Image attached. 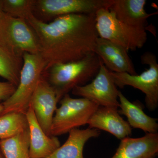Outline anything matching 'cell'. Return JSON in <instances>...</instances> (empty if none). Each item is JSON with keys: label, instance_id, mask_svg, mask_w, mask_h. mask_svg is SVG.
Listing matches in <instances>:
<instances>
[{"label": "cell", "instance_id": "obj_1", "mask_svg": "<svg viewBox=\"0 0 158 158\" xmlns=\"http://www.w3.org/2000/svg\"><path fill=\"white\" fill-rule=\"evenodd\" d=\"M26 21L38 38L45 71L55 64L77 61L94 53L99 37L95 14L63 15L48 23L33 14Z\"/></svg>", "mask_w": 158, "mask_h": 158}, {"label": "cell", "instance_id": "obj_2", "mask_svg": "<svg viewBox=\"0 0 158 158\" xmlns=\"http://www.w3.org/2000/svg\"><path fill=\"white\" fill-rule=\"evenodd\" d=\"M101 62L94 53L77 61L52 65L43 75L60 100L76 87L91 81L98 73Z\"/></svg>", "mask_w": 158, "mask_h": 158}, {"label": "cell", "instance_id": "obj_3", "mask_svg": "<svg viewBox=\"0 0 158 158\" xmlns=\"http://www.w3.org/2000/svg\"><path fill=\"white\" fill-rule=\"evenodd\" d=\"M23 60L19 85L14 93L2 103L3 109L0 116L11 112L25 114L31 97L43 75L46 65L40 54L25 53Z\"/></svg>", "mask_w": 158, "mask_h": 158}, {"label": "cell", "instance_id": "obj_4", "mask_svg": "<svg viewBox=\"0 0 158 158\" xmlns=\"http://www.w3.org/2000/svg\"><path fill=\"white\" fill-rule=\"evenodd\" d=\"M0 47L21 58L25 53H40L38 38L27 21L11 17L3 11L0 15Z\"/></svg>", "mask_w": 158, "mask_h": 158}, {"label": "cell", "instance_id": "obj_5", "mask_svg": "<svg viewBox=\"0 0 158 158\" xmlns=\"http://www.w3.org/2000/svg\"><path fill=\"white\" fill-rule=\"evenodd\" d=\"M95 25L98 37L124 48L128 52L142 48L147 40L146 30L122 22L108 9L95 13Z\"/></svg>", "mask_w": 158, "mask_h": 158}, {"label": "cell", "instance_id": "obj_6", "mask_svg": "<svg viewBox=\"0 0 158 158\" xmlns=\"http://www.w3.org/2000/svg\"><path fill=\"white\" fill-rule=\"evenodd\" d=\"M60 103L51 127V135L55 137L88 124L89 118L99 107L87 99L73 98L68 94L61 98Z\"/></svg>", "mask_w": 158, "mask_h": 158}, {"label": "cell", "instance_id": "obj_7", "mask_svg": "<svg viewBox=\"0 0 158 158\" xmlns=\"http://www.w3.org/2000/svg\"><path fill=\"white\" fill-rule=\"evenodd\" d=\"M141 62L148 65V68L139 75H132L126 73H117L110 71L116 87L123 88L126 86L141 90L145 94V103L149 111H153L158 107V64L156 55L151 52L144 53Z\"/></svg>", "mask_w": 158, "mask_h": 158}, {"label": "cell", "instance_id": "obj_8", "mask_svg": "<svg viewBox=\"0 0 158 158\" xmlns=\"http://www.w3.org/2000/svg\"><path fill=\"white\" fill-rule=\"evenodd\" d=\"M119 90L114 84L110 71L101 63L98 73L90 83L72 90L74 95L87 99L98 106L118 108Z\"/></svg>", "mask_w": 158, "mask_h": 158}, {"label": "cell", "instance_id": "obj_9", "mask_svg": "<svg viewBox=\"0 0 158 158\" xmlns=\"http://www.w3.org/2000/svg\"><path fill=\"white\" fill-rule=\"evenodd\" d=\"M113 1V0H37L35 1L34 9H37L42 15L56 18L70 14H95L99 9H109Z\"/></svg>", "mask_w": 158, "mask_h": 158}, {"label": "cell", "instance_id": "obj_10", "mask_svg": "<svg viewBox=\"0 0 158 158\" xmlns=\"http://www.w3.org/2000/svg\"><path fill=\"white\" fill-rule=\"evenodd\" d=\"M59 101L55 89L43 75L31 97L30 105L39 124L49 136H51V125Z\"/></svg>", "mask_w": 158, "mask_h": 158}, {"label": "cell", "instance_id": "obj_11", "mask_svg": "<svg viewBox=\"0 0 158 158\" xmlns=\"http://www.w3.org/2000/svg\"><path fill=\"white\" fill-rule=\"evenodd\" d=\"M96 54L106 67L112 72L138 74L128 51L121 46L98 37L94 48Z\"/></svg>", "mask_w": 158, "mask_h": 158}, {"label": "cell", "instance_id": "obj_12", "mask_svg": "<svg viewBox=\"0 0 158 158\" xmlns=\"http://www.w3.org/2000/svg\"><path fill=\"white\" fill-rule=\"evenodd\" d=\"M118 109L99 106L88 120V128L104 131L120 140L129 137L132 128L120 116Z\"/></svg>", "mask_w": 158, "mask_h": 158}, {"label": "cell", "instance_id": "obj_13", "mask_svg": "<svg viewBox=\"0 0 158 158\" xmlns=\"http://www.w3.org/2000/svg\"><path fill=\"white\" fill-rule=\"evenodd\" d=\"M30 135V158H46L60 146L57 137L49 136L42 129L29 104L25 113Z\"/></svg>", "mask_w": 158, "mask_h": 158}, {"label": "cell", "instance_id": "obj_14", "mask_svg": "<svg viewBox=\"0 0 158 158\" xmlns=\"http://www.w3.org/2000/svg\"><path fill=\"white\" fill-rule=\"evenodd\" d=\"M111 158H155L158 153V133L145 134L143 137L121 139Z\"/></svg>", "mask_w": 158, "mask_h": 158}, {"label": "cell", "instance_id": "obj_15", "mask_svg": "<svg viewBox=\"0 0 158 158\" xmlns=\"http://www.w3.org/2000/svg\"><path fill=\"white\" fill-rule=\"evenodd\" d=\"M145 0H113L109 10L118 20L128 25L146 30L148 19L156 14L145 10Z\"/></svg>", "mask_w": 158, "mask_h": 158}, {"label": "cell", "instance_id": "obj_16", "mask_svg": "<svg viewBox=\"0 0 158 158\" xmlns=\"http://www.w3.org/2000/svg\"><path fill=\"white\" fill-rule=\"evenodd\" d=\"M118 113L127 118V122L132 128L141 130L145 134L158 133V119L148 116L143 111V105L138 101L131 102L119 91L118 94Z\"/></svg>", "mask_w": 158, "mask_h": 158}, {"label": "cell", "instance_id": "obj_17", "mask_svg": "<svg viewBox=\"0 0 158 158\" xmlns=\"http://www.w3.org/2000/svg\"><path fill=\"white\" fill-rule=\"evenodd\" d=\"M67 140L51 155L46 158H84L83 151L85 144L90 138H97L100 132L95 129H74L69 133Z\"/></svg>", "mask_w": 158, "mask_h": 158}, {"label": "cell", "instance_id": "obj_18", "mask_svg": "<svg viewBox=\"0 0 158 158\" xmlns=\"http://www.w3.org/2000/svg\"><path fill=\"white\" fill-rule=\"evenodd\" d=\"M29 129L17 135L0 140V149L4 158H30Z\"/></svg>", "mask_w": 158, "mask_h": 158}, {"label": "cell", "instance_id": "obj_19", "mask_svg": "<svg viewBox=\"0 0 158 158\" xmlns=\"http://www.w3.org/2000/svg\"><path fill=\"white\" fill-rule=\"evenodd\" d=\"M28 129L24 113L11 112L0 116V140L12 138Z\"/></svg>", "mask_w": 158, "mask_h": 158}, {"label": "cell", "instance_id": "obj_20", "mask_svg": "<svg viewBox=\"0 0 158 158\" xmlns=\"http://www.w3.org/2000/svg\"><path fill=\"white\" fill-rule=\"evenodd\" d=\"M23 64V58L13 56L0 47V77L16 87Z\"/></svg>", "mask_w": 158, "mask_h": 158}, {"label": "cell", "instance_id": "obj_21", "mask_svg": "<svg viewBox=\"0 0 158 158\" xmlns=\"http://www.w3.org/2000/svg\"><path fill=\"white\" fill-rule=\"evenodd\" d=\"M35 1L34 0H2L3 12L11 17L27 20L32 15Z\"/></svg>", "mask_w": 158, "mask_h": 158}, {"label": "cell", "instance_id": "obj_22", "mask_svg": "<svg viewBox=\"0 0 158 158\" xmlns=\"http://www.w3.org/2000/svg\"><path fill=\"white\" fill-rule=\"evenodd\" d=\"M16 87L9 82H0V100L5 101L14 93Z\"/></svg>", "mask_w": 158, "mask_h": 158}, {"label": "cell", "instance_id": "obj_23", "mask_svg": "<svg viewBox=\"0 0 158 158\" xmlns=\"http://www.w3.org/2000/svg\"><path fill=\"white\" fill-rule=\"evenodd\" d=\"M2 0H0V15H1V13H2Z\"/></svg>", "mask_w": 158, "mask_h": 158}, {"label": "cell", "instance_id": "obj_24", "mask_svg": "<svg viewBox=\"0 0 158 158\" xmlns=\"http://www.w3.org/2000/svg\"><path fill=\"white\" fill-rule=\"evenodd\" d=\"M3 109V106L2 103H0V113H2Z\"/></svg>", "mask_w": 158, "mask_h": 158}, {"label": "cell", "instance_id": "obj_25", "mask_svg": "<svg viewBox=\"0 0 158 158\" xmlns=\"http://www.w3.org/2000/svg\"><path fill=\"white\" fill-rule=\"evenodd\" d=\"M0 158H2V156H1V155H0Z\"/></svg>", "mask_w": 158, "mask_h": 158}]
</instances>
